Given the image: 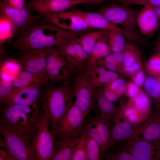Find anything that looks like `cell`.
Returning a JSON list of instances; mask_svg holds the SVG:
<instances>
[{"mask_svg":"<svg viewBox=\"0 0 160 160\" xmlns=\"http://www.w3.org/2000/svg\"><path fill=\"white\" fill-rule=\"evenodd\" d=\"M79 33L62 29L46 20H38L16 36L12 45L14 49L19 50L47 49L57 47Z\"/></svg>","mask_w":160,"mask_h":160,"instance_id":"obj_1","label":"cell"},{"mask_svg":"<svg viewBox=\"0 0 160 160\" xmlns=\"http://www.w3.org/2000/svg\"><path fill=\"white\" fill-rule=\"evenodd\" d=\"M0 113V126L31 141L41 119L39 103L2 106Z\"/></svg>","mask_w":160,"mask_h":160,"instance_id":"obj_2","label":"cell"},{"mask_svg":"<svg viewBox=\"0 0 160 160\" xmlns=\"http://www.w3.org/2000/svg\"><path fill=\"white\" fill-rule=\"evenodd\" d=\"M71 81H65L56 86L48 82L44 85L45 88L40 97L41 109L49 120L50 130L55 139V133L59 120L75 101L73 84L70 86Z\"/></svg>","mask_w":160,"mask_h":160,"instance_id":"obj_3","label":"cell"},{"mask_svg":"<svg viewBox=\"0 0 160 160\" xmlns=\"http://www.w3.org/2000/svg\"><path fill=\"white\" fill-rule=\"evenodd\" d=\"M77 68L69 61L63 53L57 47L47 49L46 58V75L50 83L71 81Z\"/></svg>","mask_w":160,"mask_h":160,"instance_id":"obj_4","label":"cell"},{"mask_svg":"<svg viewBox=\"0 0 160 160\" xmlns=\"http://www.w3.org/2000/svg\"><path fill=\"white\" fill-rule=\"evenodd\" d=\"M72 80L75 98L74 102L87 116L94 108L97 87L89 78L84 68L77 70Z\"/></svg>","mask_w":160,"mask_h":160,"instance_id":"obj_5","label":"cell"},{"mask_svg":"<svg viewBox=\"0 0 160 160\" xmlns=\"http://www.w3.org/2000/svg\"><path fill=\"white\" fill-rule=\"evenodd\" d=\"M41 111L40 124L31 140V150L34 160H50L55 139L46 113Z\"/></svg>","mask_w":160,"mask_h":160,"instance_id":"obj_6","label":"cell"},{"mask_svg":"<svg viewBox=\"0 0 160 160\" xmlns=\"http://www.w3.org/2000/svg\"><path fill=\"white\" fill-rule=\"evenodd\" d=\"M111 23L130 31H137V10L121 4L111 3L105 5L97 12Z\"/></svg>","mask_w":160,"mask_h":160,"instance_id":"obj_7","label":"cell"},{"mask_svg":"<svg viewBox=\"0 0 160 160\" xmlns=\"http://www.w3.org/2000/svg\"><path fill=\"white\" fill-rule=\"evenodd\" d=\"M86 117L74 102L59 121L55 133L56 140L79 137Z\"/></svg>","mask_w":160,"mask_h":160,"instance_id":"obj_8","label":"cell"},{"mask_svg":"<svg viewBox=\"0 0 160 160\" xmlns=\"http://www.w3.org/2000/svg\"><path fill=\"white\" fill-rule=\"evenodd\" d=\"M0 147L7 149L15 160H34L31 150V141L0 126Z\"/></svg>","mask_w":160,"mask_h":160,"instance_id":"obj_9","label":"cell"},{"mask_svg":"<svg viewBox=\"0 0 160 160\" xmlns=\"http://www.w3.org/2000/svg\"><path fill=\"white\" fill-rule=\"evenodd\" d=\"M121 144L137 160H160V140L152 142L128 138Z\"/></svg>","mask_w":160,"mask_h":160,"instance_id":"obj_10","label":"cell"},{"mask_svg":"<svg viewBox=\"0 0 160 160\" xmlns=\"http://www.w3.org/2000/svg\"><path fill=\"white\" fill-rule=\"evenodd\" d=\"M92 0H35L28 3L31 11L38 13L39 18L51 14L65 11L69 8L81 4L90 3Z\"/></svg>","mask_w":160,"mask_h":160,"instance_id":"obj_11","label":"cell"},{"mask_svg":"<svg viewBox=\"0 0 160 160\" xmlns=\"http://www.w3.org/2000/svg\"><path fill=\"white\" fill-rule=\"evenodd\" d=\"M43 17L47 22L65 30L82 32L92 29L83 18L71 11L51 14Z\"/></svg>","mask_w":160,"mask_h":160,"instance_id":"obj_12","label":"cell"},{"mask_svg":"<svg viewBox=\"0 0 160 160\" xmlns=\"http://www.w3.org/2000/svg\"><path fill=\"white\" fill-rule=\"evenodd\" d=\"M47 49H25L19 50L18 61L23 70L46 75Z\"/></svg>","mask_w":160,"mask_h":160,"instance_id":"obj_13","label":"cell"},{"mask_svg":"<svg viewBox=\"0 0 160 160\" xmlns=\"http://www.w3.org/2000/svg\"><path fill=\"white\" fill-rule=\"evenodd\" d=\"M71 11L83 18L92 29H98L117 32L123 34L130 40L133 39L135 37V34L134 32L129 31L119 27L110 22L100 13L76 10Z\"/></svg>","mask_w":160,"mask_h":160,"instance_id":"obj_14","label":"cell"},{"mask_svg":"<svg viewBox=\"0 0 160 160\" xmlns=\"http://www.w3.org/2000/svg\"><path fill=\"white\" fill-rule=\"evenodd\" d=\"M0 13L7 17L14 25L17 35L36 23L39 18L36 15H34L28 8L19 9L11 7L5 5L2 1L0 2Z\"/></svg>","mask_w":160,"mask_h":160,"instance_id":"obj_15","label":"cell"},{"mask_svg":"<svg viewBox=\"0 0 160 160\" xmlns=\"http://www.w3.org/2000/svg\"><path fill=\"white\" fill-rule=\"evenodd\" d=\"M129 138L149 142L160 138V113L153 111L145 120L137 126L134 133Z\"/></svg>","mask_w":160,"mask_h":160,"instance_id":"obj_16","label":"cell"},{"mask_svg":"<svg viewBox=\"0 0 160 160\" xmlns=\"http://www.w3.org/2000/svg\"><path fill=\"white\" fill-rule=\"evenodd\" d=\"M42 91L40 85L12 90L0 105L7 107L14 105H28L38 103Z\"/></svg>","mask_w":160,"mask_h":160,"instance_id":"obj_17","label":"cell"},{"mask_svg":"<svg viewBox=\"0 0 160 160\" xmlns=\"http://www.w3.org/2000/svg\"><path fill=\"white\" fill-rule=\"evenodd\" d=\"M80 34L68 39L57 47L77 70L84 68V64L89 57L77 40V38Z\"/></svg>","mask_w":160,"mask_h":160,"instance_id":"obj_18","label":"cell"},{"mask_svg":"<svg viewBox=\"0 0 160 160\" xmlns=\"http://www.w3.org/2000/svg\"><path fill=\"white\" fill-rule=\"evenodd\" d=\"M138 125L129 121L119 109L110 127L112 140L116 144L125 140L132 135Z\"/></svg>","mask_w":160,"mask_h":160,"instance_id":"obj_19","label":"cell"},{"mask_svg":"<svg viewBox=\"0 0 160 160\" xmlns=\"http://www.w3.org/2000/svg\"><path fill=\"white\" fill-rule=\"evenodd\" d=\"M137 26L142 35L149 36L157 31L159 20L152 9L144 6L138 12L137 18Z\"/></svg>","mask_w":160,"mask_h":160,"instance_id":"obj_20","label":"cell"},{"mask_svg":"<svg viewBox=\"0 0 160 160\" xmlns=\"http://www.w3.org/2000/svg\"><path fill=\"white\" fill-rule=\"evenodd\" d=\"M106 123L111 124L118 111V108L103 95L101 86L97 87L95 106L93 110Z\"/></svg>","mask_w":160,"mask_h":160,"instance_id":"obj_21","label":"cell"},{"mask_svg":"<svg viewBox=\"0 0 160 160\" xmlns=\"http://www.w3.org/2000/svg\"><path fill=\"white\" fill-rule=\"evenodd\" d=\"M49 78L45 75L23 70L12 81V90H17L25 88L44 85Z\"/></svg>","mask_w":160,"mask_h":160,"instance_id":"obj_22","label":"cell"},{"mask_svg":"<svg viewBox=\"0 0 160 160\" xmlns=\"http://www.w3.org/2000/svg\"><path fill=\"white\" fill-rule=\"evenodd\" d=\"M84 68L89 78L97 87L103 86L119 77L116 72L107 70L105 67L95 63L85 64Z\"/></svg>","mask_w":160,"mask_h":160,"instance_id":"obj_23","label":"cell"},{"mask_svg":"<svg viewBox=\"0 0 160 160\" xmlns=\"http://www.w3.org/2000/svg\"><path fill=\"white\" fill-rule=\"evenodd\" d=\"M80 139V136L56 140L50 160H71L73 151Z\"/></svg>","mask_w":160,"mask_h":160,"instance_id":"obj_24","label":"cell"},{"mask_svg":"<svg viewBox=\"0 0 160 160\" xmlns=\"http://www.w3.org/2000/svg\"><path fill=\"white\" fill-rule=\"evenodd\" d=\"M87 116V119L97 129L104 145L106 153L116 144L111 137L110 125L105 123L98 114L93 117L88 114Z\"/></svg>","mask_w":160,"mask_h":160,"instance_id":"obj_25","label":"cell"},{"mask_svg":"<svg viewBox=\"0 0 160 160\" xmlns=\"http://www.w3.org/2000/svg\"><path fill=\"white\" fill-rule=\"evenodd\" d=\"M127 102L133 106L141 117L143 122L153 111L151 102L149 96L142 90L136 97L130 99Z\"/></svg>","mask_w":160,"mask_h":160,"instance_id":"obj_26","label":"cell"},{"mask_svg":"<svg viewBox=\"0 0 160 160\" xmlns=\"http://www.w3.org/2000/svg\"><path fill=\"white\" fill-rule=\"evenodd\" d=\"M108 31L100 30L86 33H82L77 37V40L89 55L97 42L105 36Z\"/></svg>","mask_w":160,"mask_h":160,"instance_id":"obj_27","label":"cell"},{"mask_svg":"<svg viewBox=\"0 0 160 160\" xmlns=\"http://www.w3.org/2000/svg\"><path fill=\"white\" fill-rule=\"evenodd\" d=\"M23 70L19 61L11 58L5 59L1 64L0 80L12 81Z\"/></svg>","mask_w":160,"mask_h":160,"instance_id":"obj_28","label":"cell"},{"mask_svg":"<svg viewBox=\"0 0 160 160\" xmlns=\"http://www.w3.org/2000/svg\"><path fill=\"white\" fill-rule=\"evenodd\" d=\"M145 89L151 97L155 110L160 113V84L157 79L151 76L148 77L144 82Z\"/></svg>","mask_w":160,"mask_h":160,"instance_id":"obj_29","label":"cell"},{"mask_svg":"<svg viewBox=\"0 0 160 160\" xmlns=\"http://www.w3.org/2000/svg\"><path fill=\"white\" fill-rule=\"evenodd\" d=\"M110 53L111 52L108 42L107 33L96 44L84 64H95L98 61Z\"/></svg>","mask_w":160,"mask_h":160,"instance_id":"obj_30","label":"cell"},{"mask_svg":"<svg viewBox=\"0 0 160 160\" xmlns=\"http://www.w3.org/2000/svg\"><path fill=\"white\" fill-rule=\"evenodd\" d=\"M17 35V30L13 23L7 17L0 13V44Z\"/></svg>","mask_w":160,"mask_h":160,"instance_id":"obj_31","label":"cell"},{"mask_svg":"<svg viewBox=\"0 0 160 160\" xmlns=\"http://www.w3.org/2000/svg\"><path fill=\"white\" fill-rule=\"evenodd\" d=\"M123 34L116 31H108V42L111 53L121 52L126 45Z\"/></svg>","mask_w":160,"mask_h":160,"instance_id":"obj_32","label":"cell"},{"mask_svg":"<svg viewBox=\"0 0 160 160\" xmlns=\"http://www.w3.org/2000/svg\"><path fill=\"white\" fill-rule=\"evenodd\" d=\"M120 145L116 148L115 146L110 150L105 155L104 159L108 160H137L121 144Z\"/></svg>","mask_w":160,"mask_h":160,"instance_id":"obj_33","label":"cell"},{"mask_svg":"<svg viewBox=\"0 0 160 160\" xmlns=\"http://www.w3.org/2000/svg\"><path fill=\"white\" fill-rule=\"evenodd\" d=\"M83 129L88 136L98 144L100 149L101 159H103L106 153L104 145L97 128L86 119L84 123Z\"/></svg>","mask_w":160,"mask_h":160,"instance_id":"obj_34","label":"cell"},{"mask_svg":"<svg viewBox=\"0 0 160 160\" xmlns=\"http://www.w3.org/2000/svg\"><path fill=\"white\" fill-rule=\"evenodd\" d=\"M86 134L82 130L80 139L75 147L71 160H88L86 145Z\"/></svg>","mask_w":160,"mask_h":160,"instance_id":"obj_35","label":"cell"},{"mask_svg":"<svg viewBox=\"0 0 160 160\" xmlns=\"http://www.w3.org/2000/svg\"><path fill=\"white\" fill-rule=\"evenodd\" d=\"M121 52L122 57V64L124 67L132 65L140 54L137 49L135 46L130 45H126Z\"/></svg>","mask_w":160,"mask_h":160,"instance_id":"obj_36","label":"cell"},{"mask_svg":"<svg viewBox=\"0 0 160 160\" xmlns=\"http://www.w3.org/2000/svg\"><path fill=\"white\" fill-rule=\"evenodd\" d=\"M128 120L133 124L137 125L143 122L135 108L127 102L123 106L118 107Z\"/></svg>","mask_w":160,"mask_h":160,"instance_id":"obj_37","label":"cell"},{"mask_svg":"<svg viewBox=\"0 0 160 160\" xmlns=\"http://www.w3.org/2000/svg\"><path fill=\"white\" fill-rule=\"evenodd\" d=\"M86 134V145L88 160H102L99 145L94 140Z\"/></svg>","mask_w":160,"mask_h":160,"instance_id":"obj_38","label":"cell"},{"mask_svg":"<svg viewBox=\"0 0 160 160\" xmlns=\"http://www.w3.org/2000/svg\"><path fill=\"white\" fill-rule=\"evenodd\" d=\"M126 84L124 80L118 77L103 86L105 89L114 92L121 97L125 93Z\"/></svg>","mask_w":160,"mask_h":160,"instance_id":"obj_39","label":"cell"},{"mask_svg":"<svg viewBox=\"0 0 160 160\" xmlns=\"http://www.w3.org/2000/svg\"><path fill=\"white\" fill-rule=\"evenodd\" d=\"M95 64L109 70L119 71L118 66L112 53H110L104 57L99 60Z\"/></svg>","mask_w":160,"mask_h":160,"instance_id":"obj_40","label":"cell"},{"mask_svg":"<svg viewBox=\"0 0 160 160\" xmlns=\"http://www.w3.org/2000/svg\"><path fill=\"white\" fill-rule=\"evenodd\" d=\"M147 66L152 76L157 78L160 75V57L157 54L152 56L149 60Z\"/></svg>","mask_w":160,"mask_h":160,"instance_id":"obj_41","label":"cell"},{"mask_svg":"<svg viewBox=\"0 0 160 160\" xmlns=\"http://www.w3.org/2000/svg\"><path fill=\"white\" fill-rule=\"evenodd\" d=\"M122 3L129 6L134 5H150L160 7V0H121Z\"/></svg>","mask_w":160,"mask_h":160,"instance_id":"obj_42","label":"cell"},{"mask_svg":"<svg viewBox=\"0 0 160 160\" xmlns=\"http://www.w3.org/2000/svg\"><path fill=\"white\" fill-rule=\"evenodd\" d=\"M12 89V81L0 80V103H2L4 99L10 93Z\"/></svg>","mask_w":160,"mask_h":160,"instance_id":"obj_43","label":"cell"},{"mask_svg":"<svg viewBox=\"0 0 160 160\" xmlns=\"http://www.w3.org/2000/svg\"><path fill=\"white\" fill-rule=\"evenodd\" d=\"M140 54L138 56L135 61L131 65L127 67H123L121 71L130 75H132L135 73L137 72L142 68L140 64Z\"/></svg>","mask_w":160,"mask_h":160,"instance_id":"obj_44","label":"cell"},{"mask_svg":"<svg viewBox=\"0 0 160 160\" xmlns=\"http://www.w3.org/2000/svg\"><path fill=\"white\" fill-rule=\"evenodd\" d=\"M141 91L140 87L134 83L129 82L127 83L125 94L130 99L136 97Z\"/></svg>","mask_w":160,"mask_h":160,"instance_id":"obj_45","label":"cell"},{"mask_svg":"<svg viewBox=\"0 0 160 160\" xmlns=\"http://www.w3.org/2000/svg\"><path fill=\"white\" fill-rule=\"evenodd\" d=\"M2 2L5 5L13 8L19 9L28 8L24 0H4Z\"/></svg>","mask_w":160,"mask_h":160,"instance_id":"obj_46","label":"cell"},{"mask_svg":"<svg viewBox=\"0 0 160 160\" xmlns=\"http://www.w3.org/2000/svg\"><path fill=\"white\" fill-rule=\"evenodd\" d=\"M101 87L103 95L109 101L114 103L117 101L120 97L114 92L105 89L103 86Z\"/></svg>","mask_w":160,"mask_h":160,"instance_id":"obj_47","label":"cell"},{"mask_svg":"<svg viewBox=\"0 0 160 160\" xmlns=\"http://www.w3.org/2000/svg\"><path fill=\"white\" fill-rule=\"evenodd\" d=\"M145 75L141 70L138 71L133 78L134 83L139 87L141 86L144 82Z\"/></svg>","mask_w":160,"mask_h":160,"instance_id":"obj_48","label":"cell"},{"mask_svg":"<svg viewBox=\"0 0 160 160\" xmlns=\"http://www.w3.org/2000/svg\"><path fill=\"white\" fill-rule=\"evenodd\" d=\"M0 149V160H15L6 148L1 147Z\"/></svg>","mask_w":160,"mask_h":160,"instance_id":"obj_49","label":"cell"},{"mask_svg":"<svg viewBox=\"0 0 160 160\" xmlns=\"http://www.w3.org/2000/svg\"><path fill=\"white\" fill-rule=\"evenodd\" d=\"M147 6H150L152 9L159 20H160V7H153L150 5Z\"/></svg>","mask_w":160,"mask_h":160,"instance_id":"obj_50","label":"cell"},{"mask_svg":"<svg viewBox=\"0 0 160 160\" xmlns=\"http://www.w3.org/2000/svg\"><path fill=\"white\" fill-rule=\"evenodd\" d=\"M156 54L160 57V35L158 38L156 46Z\"/></svg>","mask_w":160,"mask_h":160,"instance_id":"obj_51","label":"cell"},{"mask_svg":"<svg viewBox=\"0 0 160 160\" xmlns=\"http://www.w3.org/2000/svg\"><path fill=\"white\" fill-rule=\"evenodd\" d=\"M160 84V75L156 78Z\"/></svg>","mask_w":160,"mask_h":160,"instance_id":"obj_52","label":"cell"},{"mask_svg":"<svg viewBox=\"0 0 160 160\" xmlns=\"http://www.w3.org/2000/svg\"><path fill=\"white\" fill-rule=\"evenodd\" d=\"M107 0H99V1H100V3H102L103 2H104V1H107Z\"/></svg>","mask_w":160,"mask_h":160,"instance_id":"obj_53","label":"cell"},{"mask_svg":"<svg viewBox=\"0 0 160 160\" xmlns=\"http://www.w3.org/2000/svg\"><path fill=\"white\" fill-rule=\"evenodd\" d=\"M35 0H33V1H34Z\"/></svg>","mask_w":160,"mask_h":160,"instance_id":"obj_54","label":"cell"}]
</instances>
